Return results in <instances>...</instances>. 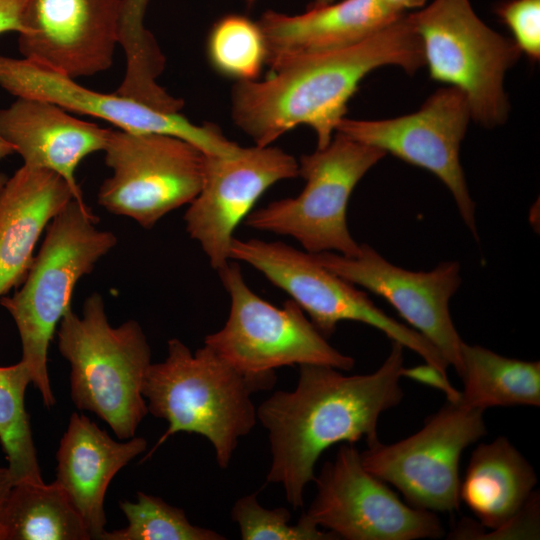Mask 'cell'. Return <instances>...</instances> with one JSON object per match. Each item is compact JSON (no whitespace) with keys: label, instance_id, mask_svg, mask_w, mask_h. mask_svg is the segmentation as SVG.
<instances>
[{"label":"cell","instance_id":"obj_24","mask_svg":"<svg viewBox=\"0 0 540 540\" xmlns=\"http://www.w3.org/2000/svg\"><path fill=\"white\" fill-rule=\"evenodd\" d=\"M460 402L491 407L540 406V362L499 355L479 345H462Z\"/></svg>","mask_w":540,"mask_h":540},{"label":"cell","instance_id":"obj_1","mask_svg":"<svg viewBox=\"0 0 540 540\" xmlns=\"http://www.w3.org/2000/svg\"><path fill=\"white\" fill-rule=\"evenodd\" d=\"M404 346L391 341L382 365L370 374L345 375L326 365H299L296 387L272 393L257 408L272 456L267 482L282 486L293 509L315 479L322 453L337 443L379 442L381 414L403 398Z\"/></svg>","mask_w":540,"mask_h":540},{"label":"cell","instance_id":"obj_34","mask_svg":"<svg viewBox=\"0 0 540 540\" xmlns=\"http://www.w3.org/2000/svg\"><path fill=\"white\" fill-rule=\"evenodd\" d=\"M390 8L398 13H405L406 10L421 9L426 5L427 0H383Z\"/></svg>","mask_w":540,"mask_h":540},{"label":"cell","instance_id":"obj_13","mask_svg":"<svg viewBox=\"0 0 540 540\" xmlns=\"http://www.w3.org/2000/svg\"><path fill=\"white\" fill-rule=\"evenodd\" d=\"M470 119L466 96L447 86L434 92L414 113L383 120L344 117L336 131L437 176L451 192L464 224L478 240L475 203L459 159Z\"/></svg>","mask_w":540,"mask_h":540},{"label":"cell","instance_id":"obj_38","mask_svg":"<svg viewBox=\"0 0 540 540\" xmlns=\"http://www.w3.org/2000/svg\"><path fill=\"white\" fill-rule=\"evenodd\" d=\"M7 176L3 173H0V189L1 187L3 186V184L5 183V181L7 180Z\"/></svg>","mask_w":540,"mask_h":540},{"label":"cell","instance_id":"obj_12","mask_svg":"<svg viewBox=\"0 0 540 540\" xmlns=\"http://www.w3.org/2000/svg\"><path fill=\"white\" fill-rule=\"evenodd\" d=\"M314 482L317 492L304 513L338 539L416 540L445 534L435 512L404 503L386 482L368 472L354 444L343 443Z\"/></svg>","mask_w":540,"mask_h":540},{"label":"cell","instance_id":"obj_4","mask_svg":"<svg viewBox=\"0 0 540 540\" xmlns=\"http://www.w3.org/2000/svg\"><path fill=\"white\" fill-rule=\"evenodd\" d=\"M86 203L71 200L49 223L44 241L18 290L0 298L21 342V361L47 408L55 404L47 370L48 348L59 322L71 309L78 281L117 244L116 235L97 228Z\"/></svg>","mask_w":540,"mask_h":540},{"label":"cell","instance_id":"obj_26","mask_svg":"<svg viewBox=\"0 0 540 540\" xmlns=\"http://www.w3.org/2000/svg\"><path fill=\"white\" fill-rule=\"evenodd\" d=\"M31 383L29 370L21 360L0 366V443L14 483L42 482L25 393Z\"/></svg>","mask_w":540,"mask_h":540},{"label":"cell","instance_id":"obj_9","mask_svg":"<svg viewBox=\"0 0 540 540\" xmlns=\"http://www.w3.org/2000/svg\"><path fill=\"white\" fill-rule=\"evenodd\" d=\"M218 273L230 296V311L224 326L207 335L204 344L233 367L246 373L303 364L341 371L354 367V358L331 346L294 300L279 308L262 299L235 262Z\"/></svg>","mask_w":540,"mask_h":540},{"label":"cell","instance_id":"obj_18","mask_svg":"<svg viewBox=\"0 0 540 540\" xmlns=\"http://www.w3.org/2000/svg\"><path fill=\"white\" fill-rule=\"evenodd\" d=\"M110 131L45 100L19 97L0 109V136L21 156L23 165L62 177L80 203L84 199L76 170L88 155L104 150Z\"/></svg>","mask_w":540,"mask_h":540},{"label":"cell","instance_id":"obj_21","mask_svg":"<svg viewBox=\"0 0 540 540\" xmlns=\"http://www.w3.org/2000/svg\"><path fill=\"white\" fill-rule=\"evenodd\" d=\"M74 194L59 175L22 165L0 189V298L24 281L36 244Z\"/></svg>","mask_w":540,"mask_h":540},{"label":"cell","instance_id":"obj_32","mask_svg":"<svg viewBox=\"0 0 540 540\" xmlns=\"http://www.w3.org/2000/svg\"><path fill=\"white\" fill-rule=\"evenodd\" d=\"M402 377H407L421 384L442 391L448 401H458L461 392L453 387L449 382L448 376L440 372L434 366L425 363L411 368H403Z\"/></svg>","mask_w":540,"mask_h":540},{"label":"cell","instance_id":"obj_35","mask_svg":"<svg viewBox=\"0 0 540 540\" xmlns=\"http://www.w3.org/2000/svg\"><path fill=\"white\" fill-rule=\"evenodd\" d=\"M14 484L8 467H0V508Z\"/></svg>","mask_w":540,"mask_h":540},{"label":"cell","instance_id":"obj_17","mask_svg":"<svg viewBox=\"0 0 540 540\" xmlns=\"http://www.w3.org/2000/svg\"><path fill=\"white\" fill-rule=\"evenodd\" d=\"M122 0H26L23 58L71 78L108 70L118 45Z\"/></svg>","mask_w":540,"mask_h":540},{"label":"cell","instance_id":"obj_2","mask_svg":"<svg viewBox=\"0 0 540 540\" xmlns=\"http://www.w3.org/2000/svg\"><path fill=\"white\" fill-rule=\"evenodd\" d=\"M399 66L409 74L425 66L421 41L408 14L360 43L302 55L271 68L263 81H238L231 115L255 145L269 146L289 130L307 125L325 148L359 84L373 70Z\"/></svg>","mask_w":540,"mask_h":540},{"label":"cell","instance_id":"obj_3","mask_svg":"<svg viewBox=\"0 0 540 540\" xmlns=\"http://www.w3.org/2000/svg\"><path fill=\"white\" fill-rule=\"evenodd\" d=\"M275 383L274 371L242 372L206 344L193 353L170 339L167 357L150 364L142 384L148 413L168 423L146 458L176 433H195L211 443L218 466L227 468L239 439L258 421L251 396Z\"/></svg>","mask_w":540,"mask_h":540},{"label":"cell","instance_id":"obj_20","mask_svg":"<svg viewBox=\"0 0 540 540\" xmlns=\"http://www.w3.org/2000/svg\"><path fill=\"white\" fill-rule=\"evenodd\" d=\"M147 449L143 437L114 440L87 416L72 413L56 452V481L83 519L91 539L105 531L104 499L113 477Z\"/></svg>","mask_w":540,"mask_h":540},{"label":"cell","instance_id":"obj_8","mask_svg":"<svg viewBox=\"0 0 540 540\" xmlns=\"http://www.w3.org/2000/svg\"><path fill=\"white\" fill-rule=\"evenodd\" d=\"M230 259L243 261L288 293L327 339L341 321L370 325L447 375L448 363L420 333L378 308L354 284L321 265L312 253L281 241L233 238Z\"/></svg>","mask_w":540,"mask_h":540},{"label":"cell","instance_id":"obj_33","mask_svg":"<svg viewBox=\"0 0 540 540\" xmlns=\"http://www.w3.org/2000/svg\"><path fill=\"white\" fill-rule=\"evenodd\" d=\"M26 0H0V34L23 32V13Z\"/></svg>","mask_w":540,"mask_h":540},{"label":"cell","instance_id":"obj_6","mask_svg":"<svg viewBox=\"0 0 540 540\" xmlns=\"http://www.w3.org/2000/svg\"><path fill=\"white\" fill-rule=\"evenodd\" d=\"M408 16L431 78L460 90L479 124H503L509 112L504 77L522 54L514 41L488 27L469 0H433Z\"/></svg>","mask_w":540,"mask_h":540},{"label":"cell","instance_id":"obj_31","mask_svg":"<svg viewBox=\"0 0 540 540\" xmlns=\"http://www.w3.org/2000/svg\"><path fill=\"white\" fill-rule=\"evenodd\" d=\"M470 538L507 539V538H539V495L536 491L522 510L501 528L488 533L476 532Z\"/></svg>","mask_w":540,"mask_h":540},{"label":"cell","instance_id":"obj_23","mask_svg":"<svg viewBox=\"0 0 540 540\" xmlns=\"http://www.w3.org/2000/svg\"><path fill=\"white\" fill-rule=\"evenodd\" d=\"M87 527L55 480L14 483L0 508V540H90Z\"/></svg>","mask_w":540,"mask_h":540},{"label":"cell","instance_id":"obj_28","mask_svg":"<svg viewBox=\"0 0 540 540\" xmlns=\"http://www.w3.org/2000/svg\"><path fill=\"white\" fill-rule=\"evenodd\" d=\"M128 525L104 531L100 540H224L220 533L189 522L185 512L157 496L137 492L136 502L119 504Z\"/></svg>","mask_w":540,"mask_h":540},{"label":"cell","instance_id":"obj_27","mask_svg":"<svg viewBox=\"0 0 540 540\" xmlns=\"http://www.w3.org/2000/svg\"><path fill=\"white\" fill-rule=\"evenodd\" d=\"M206 55L220 75L238 81L257 80L266 64L267 48L257 21L240 14H227L211 27Z\"/></svg>","mask_w":540,"mask_h":540},{"label":"cell","instance_id":"obj_22","mask_svg":"<svg viewBox=\"0 0 540 540\" xmlns=\"http://www.w3.org/2000/svg\"><path fill=\"white\" fill-rule=\"evenodd\" d=\"M536 484L533 467L506 437L500 436L473 450L460 482L459 498L479 524L493 532L522 510Z\"/></svg>","mask_w":540,"mask_h":540},{"label":"cell","instance_id":"obj_25","mask_svg":"<svg viewBox=\"0 0 540 540\" xmlns=\"http://www.w3.org/2000/svg\"><path fill=\"white\" fill-rule=\"evenodd\" d=\"M149 0H122L118 45L124 51L126 70L115 91L159 110H171L177 99L162 88L157 78L165 67V56L145 27Z\"/></svg>","mask_w":540,"mask_h":540},{"label":"cell","instance_id":"obj_15","mask_svg":"<svg viewBox=\"0 0 540 540\" xmlns=\"http://www.w3.org/2000/svg\"><path fill=\"white\" fill-rule=\"evenodd\" d=\"M313 255L338 276L384 298L460 375L464 341L449 309L461 284L458 262L445 261L430 271H411L392 264L364 243L355 256L334 252Z\"/></svg>","mask_w":540,"mask_h":540},{"label":"cell","instance_id":"obj_10","mask_svg":"<svg viewBox=\"0 0 540 540\" xmlns=\"http://www.w3.org/2000/svg\"><path fill=\"white\" fill-rule=\"evenodd\" d=\"M103 152L112 174L99 187L98 204L145 229L191 203L202 187L205 154L179 137L111 129Z\"/></svg>","mask_w":540,"mask_h":540},{"label":"cell","instance_id":"obj_36","mask_svg":"<svg viewBox=\"0 0 540 540\" xmlns=\"http://www.w3.org/2000/svg\"><path fill=\"white\" fill-rule=\"evenodd\" d=\"M13 153V146L0 136V161Z\"/></svg>","mask_w":540,"mask_h":540},{"label":"cell","instance_id":"obj_5","mask_svg":"<svg viewBox=\"0 0 540 540\" xmlns=\"http://www.w3.org/2000/svg\"><path fill=\"white\" fill-rule=\"evenodd\" d=\"M57 346L70 364V391L79 410L94 413L120 440L135 436L148 413L142 384L151 349L140 324L113 327L101 294L91 293L81 315L69 309L58 324Z\"/></svg>","mask_w":540,"mask_h":540},{"label":"cell","instance_id":"obj_37","mask_svg":"<svg viewBox=\"0 0 540 540\" xmlns=\"http://www.w3.org/2000/svg\"><path fill=\"white\" fill-rule=\"evenodd\" d=\"M335 0H314L310 6L324 5L334 2Z\"/></svg>","mask_w":540,"mask_h":540},{"label":"cell","instance_id":"obj_14","mask_svg":"<svg viewBox=\"0 0 540 540\" xmlns=\"http://www.w3.org/2000/svg\"><path fill=\"white\" fill-rule=\"evenodd\" d=\"M0 87L16 98L45 100L68 112L107 121L119 130L176 136L207 155L234 156L242 147L215 124L197 125L179 112L161 111L116 92L90 90L76 79L27 58L0 55Z\"/></svg>","mask_w":540,"mask_h":540},{"label":"cell","instance_id":"obj_7","mask_svg":"<svg viewBox=\"0 0 540 540\" xmlns=\"http://www.w3.org/2000/svg\"><path fill=\"white\" fill-rule=\"evenodd\" d=\"M385 155L336 131L325 148L300 157L299 175L306 181L301 193L252 210L245 224L291 236L308 253L355 256L360 244L347 226L348 201L358 182Z\"/></svg>","mask_w":540,"mask_h":540},{"label":"cell","instance_id":"obj_39","mask_svg":"<svg viewBox=\"0 0 540 540\" xmlns=\"http://www.w3.org/2000/svg\"><path fill=\"white\" fill-rule=\"evenodd\" d=\"M247 1H248L249 4H251V3H252L253 1H255V0H247Z\"/></svg>","mask_w":540,"mask_h":540},{"label":"cell","instance_id":"obj_29","mask_svg":"<svg viewBox=\"0 0 540 540\" xmlns=\"http://www.w3.org/2000/svg\"><path fill=\"white\" fill-rule=\"evenodd\" d=\"M231 519L237 523L243 540L338 539L317 526L305 513L291 525V514L286 508L266 509L259 504L256 493L243 496L234 503Z\"/></svg>","mask_w":540,"mask_h":540},{"label":"cell","instance_id":"obj_30","mask_svg":"<svg viewBox=\"0 0 540 540\" xmlns=\"http://www.w3.org/2000/svg\"><path fill=\"white\" fill-rule=\"evenodd\" d=\"M509 28L521 53L532 61L540 59V0H507L495 8Z\"/></svg>","mask_w":540,"mask_h":540},{"label":"cell","instance_id":"obj_11","mask_svg":"<svg viewBox=\"0 0 540 540\" xmlns=\"http://www.w3.org/2000/svg\"><path fill=\"white\" fill-rule=\"evenodd\" d=\"M483 410L447 403L413 435L360 453L364 468L397 488L406 503L431 512L459 509L462 452L487 434Z\"/></svg>","mask_w":540,"mask_h":540},{"label":"cell","instance_id":"obj_16","mask_svg":"<svg viewBox=\"0 0 540 540\" xmlns=\"http://www.w3.org/2000/svg\"><path fill=\"white\" fill-rule=\"evenodd\" d=\"M298 161L278 147H242L234 156L205 154L202 187L184 221L216 271L230 261L233 233L275 183L297 177Z\"/></svg>","mask_w":540,"mask_h":540},{"label":"cell","instance_id":"obj_19","mask_svg":"<svg viewBox=\"0 0 540 540\" xmlns=\"http://www.w3.org/2000/svg\"><path fill=\"white\" fill-rule=\"evenodd\" d=\"M403 14L383 0H342L309 5L297 15L268 10L257 22L266 42V64L273 68L295 57L360 43Z\"/></svg>","mask_w":540,"mask_h":540}]
</instances>
